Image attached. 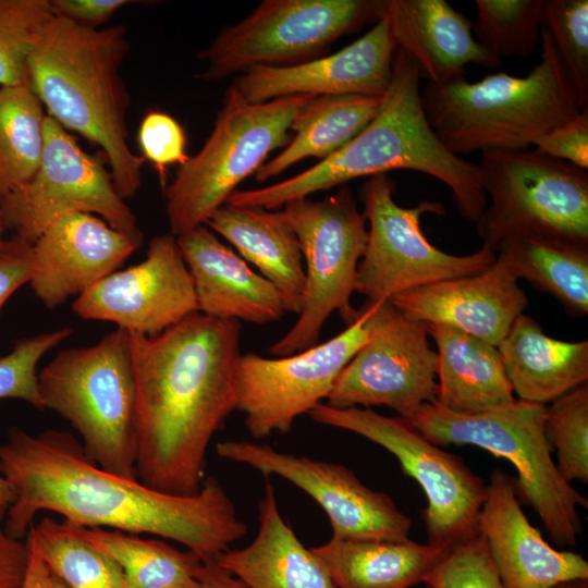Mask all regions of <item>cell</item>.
I'll return each mask as SVG.
<instances>
[{"mask_svg": "<svg viewBox=\"0 0 588 588\" xmlns=\"http://www.w3.org/2000/svg\"><path fill=\"white\" fill-rule=\"evenodd\" d=\"M0 474L15 497L4 528L20 540L35 515L49 511L84 527L171 539L208 563L248 531L216 477L206 476L193 495L166 493L102 469L64 431L30 434L12 427L0 445Z\"/></svg>", "mask_w": 588, "mask_h": 588, "instance_id": "6da1fadb", "label": "cell"}, {"mask_svg": "<svg viewBox=\"0 0 588 588\" xmlns=\"http://www.w3.org/2000/svg\"><path fill=\"white\" fill-rule=\"evenodd\" d=\"M127 332L137 478L166 493L196 494L210 441L236 407L240 321L197 311L155 335Z\"/></svg>", "mask_w": 588, "mask_h": 588, "instance_id": "7a4b0ae2", "label": "cell"}, {"mask_svg": "<svg viewBox=\"0 0 588 588\" xmlns=\"http://www.w3.org/2000/svg\"><path fill=\"white\" fill-rule=\"evenodd\" d=\"M419 79L412 58L397 48L381 108L363 131L309 169L265 187L236 189L226 204L273 210L354 179L413 170L444 183L460 215L476 222L488 205L478 164L452 154L434 134L424 111Z\"/></svg>", "mask_w": 588, "mask_h": 588, "instance_id": "3957f363", "label": "cell"}, {"mask_svg": "<svg viewBox=\"0 0 588 588\" xmlns=\"http://www.w3.org/2000/svg\"><path fill=\"white\" fill-rule=\"evenodd\" d=\"M128 50L122 25L87 28L53 15L27 58V82L48 115L101 148L123 199L139 189L145 161L127 144L130 96L120 70Z\"/></svg>", "mask_w": 588, "mask_h": 588, "instance_id": "277c9868", "label": "cell"}, {"mask_svg": "<svg viewBox=\"0 0 588 588\" xmlns=\"http://www.w3.org/2000/svg\"><path fill=\"white\" fill-rule=\"evenodd\" d=\"M539 45L540 60L524 77L498 72L473 83L465 75L427 83L421 91L426 118L452 154L528 149L581 110L542 26Z\"/></svg>", "mask_w": 588, "mask_h": 588, "instance_id": "5b68a950", "label": "cell"}, {"mask_svg": "<svg viewBox=\"0 0 588 588\" xmlns=\"http://www.w3.org/2000/svg\"><path fill=\"white\" fill-rule=\"evenodd\" d=\"M546 406L515 400L497 409L464 414L436 401L399 416L438 446L471 444L511 462L517 497L540 517L553 541L575 546L581 532L578 507L588 501L559 473L546 431Z\"/></svg>", "mask_w": 588, "mask_h": 588, "instance_id": "8992f818", "label": "cell"}, {"mask_svg": "<svg viewBox=\"0 0 588 588\" xmlns=\"http://www.w3.org/2000/svg\"><path fill=\"white\" fill-rule=\"evenodd\" d=\"M37 382L44 409L71 424L96 465L137 478L136 387L126 330L58 352Z\"/></svg>", "mask_w": 588, "mask_h": 588, "instance_id": "52a82bcc", "label": "cell"}, {"mask_svg": "<svg viewBox=\"0 0 588 588\" xmlns=\"http://www.w3.org/2000/svg\"><path fill=\"white\" fill-rule=\"evenodd\" d=\"M314 97L247 103L230 88L206 143L164 188L170 233L179 236L205 224L271 151L287 145L294 118Z\"/></svg>", "mask_w": 588, "mask_h": 588, "instance_id": "ba28073f", "label": "cell"}, {"mask_svg": "<svg viewBox=\"0 0 588 588\" xmlns=\"http://www.w3.org/2000/svg\"><path fill=\"white\" fill-rule=\"evenodd\" d=\"M490 206L477 222L483 246L540 235L588 247V171L535 150H489L478 163Z\"/></svg>", "mask_w": 588, "mask_h": 588, "instance_id": "9c48e42d", "label": "cell"}, {"mask_svg": "<svg viewBox=\"0 0 588 588\" xmlns=\"http://www.w3.org/2000/svg\"><path fill=\"white\" fill-rule=\"evenodd\" d=\"M281 212L301 243L306 287L297 320L269 348L280 357L317 345L333 313L346 327L357 319L351 297L368 240L366 218L346 185L321 200H291Z\"/></svg>", "mask_w": 588, "mask_h": 588, "instance_id": "30bf717a", "label": "cell"}, {"mask_svg": "<svg viewBox=\"0 0 588 588\" xmlns=\"http://www.w3.org/2000/svg\"><path fill=\"white\" fill-rule=\"evenodd\" d=\"M385 0H265L245 19L221 30L198 53V77L219 82L259 66L299 64L340 37L377 22Z\"/></svg>", "mask_w": 588, "mask_h": 588, "instance_id": "8fae6325", "label": "cell"}, {"mask_svg": "<svg viewBox=\"0 0 588 588\" xmlns=\"http://www.w3.org/2000/svg\"><path fill=\"white\" fill-rule=\"evenodd\" d=\"M367 179L360 200L369 223L368 240L355 280V292L366 301H389L432 283L476 274L495 261V252L486 246L464 256L433 246L420 228V218L444 216L443 205L421 200L412 208L401 207L393 198L395 182L388 174Z\"/></svg>", "mask_w": 588, "mask_h": 588, "instance_id": "7c38bea8", "label": "cell"}, {"mask_svg": "<svg viewBox=\"0 0 588 588\" xmlns=\"http://www.w3.org/2000/svg\"><path fill=\"white\" fill-rule=\"evenodd\" d=\"M309 415L319 424L357 433L397 458L404 474L414 478L426 494L422 516L429 544L445 549L478 531L487 486L460 456L430 442L399 416L324 403Z\"/></svg>", "mask_w": 588, "mask_h": 588, "instance_id": "4fadbf2b", "label": "cell"}, {"mask_svg": "<svg viewBox=\"0 0 588 588\" xmlns=\"http://www.w3.org/2000/svg\"><path fill=\"white\" fill-rule=\"evenodd\" d=\"M73 212L97 213L142 245L137 218L102 162L46 115L38 169L28 182L0 199V219L15 236L34 244L54 221Z\"/></svg>", "mask_w": 588, "mask_h": 588, "instance_id": "5bb4252c", "label": "cell"}, {"mask_svg": "<svg viewBox=\"0 0 588 588\" xmlns=\"http://www.w3.org/2000/svg\"><path fill=\"white\" fill-rule=\"evenodd\" d=\"M327 342L279 358L241 354L235 370V409L244 414L250 436L265 439L291 431L295 419L328 399L334 383L370 339L367 309Z\"/></svg>", "mask_w": 588, "mask_h": 588, "instance_id": "9a60e30c", "label": "cell"}, {"mask_svg": "<svg viewBox=\"0 0 588 588\" xmlns=\"http://www.w3.org/2000/svg\"><path fill=\"white\" fill-rule=\"evenodd\" d=\"M370 339L338 377L328 396L335 408L388 406L402 416L436 401L437 352L426 324L405 318L390 301L363 305Z\"/></svg>", "mask_w": 588, "mask_h": 588, "instance_id": "2e32d148", "label": "cell"}, {"mask_svg": "<svg viewBox=\"0 0 588 588\" xmlns=\"http://www.w3.org/2000/svg\"><path fill=\"white\" fill-rule=\"evenodd\" d=\"M216 452L266 477L280 476L305 491L327 514L332 538H408L411 518L390 495L366 487L344 465L281 452L269 444L247 440L219 442Z\"/></svg>", "mask_w": 588, "mask_h": 588, "instance_id": "e0dca14e", "label": "cell"}, {"mask_svg": "<svg viewBox=\"0 0 588 588\" xmlns=\"http://www.w3.org/2000/svg\"><path fill=\"white\" fill-rule=\"evenodd\" d=\"M72 309L83 319L144 335L199 311L192 275L171 233L152 237L142 262L101 279L75 298Z\"/></svg>", "mask_w": 588, "mask_h": 588, "instance_id": "ac0fdd59", "label": "cell"}, {"mask_svg": "<svg viewBox=\"0 0 588 588\" xmlns=\"http://www.w3.org/2000/svg\"><path fill=\"white\" fill-rule=\"evenodd\" d=\"M396 49L381 15L366 34L335 53L295 65L255 66L240 74L231 88L247 103L295 95L382 97L390 86Z\"/></svg>", "mask_w": 588, "mask_h": 588, "instance_id": "d6986e66", "label": "cell"}, {"mask_svg": "<svg viewBox=\"0 0 588 588\" xmlns=\"http://www.w3.org/2000/svg\"><path fill=\"white\" fill-rule=\"evenodd\" d=\"M505 258L483 271L432 283L393 296L407 319L455 328L498 346L527 306V296Z\"/></svg>", "mask_w": 588, "mask_h": 588, "instance_id": "ffe728a7", "label": "cell"}, {"mask_svg": "<svg viewBox=\"0 0 588 588\" xmlns=\"http://www.w3.org/2000/svg\"><path fill=\"white\" fill-rule=\"evenodd\" d=\"M139 245L85 212L54 221L33 244L29 285L53 309L114 272Z\"/></svg>", "mask_w": 588, "mask_h": 588, "instance_id": "44dd1931", "label": "cell"}, {"mask_svg": "<svg viewBox=\"0 0 588 588\" xmlns=\"http://www.w3.org/2000/svg\"><path fill=\"white\" fill-rule=\"evenodd\" d=\"M477 529L483 536L505 588H551L588 578L583 555L552 548L519 503L515 481L500 468L486 487Z\"/></svg>", "mask_w": 588, "mask_h": 588, "instance_id": "7402d4cb", "label": "cell"}, {"mask_svg": "<svg viewBox=\"0 0 588 588\" xmlns=\"http://www.w3.org/2000/svg\"><path fill=\"white\" fill-rule=\"evenodd\" d=\"M175 237L194 282L199 313L257 324L283 316V301L274 285L250 269L207 225Z\"/></svg>", "mask_w": 588, "mask_h": 588, "instance_id": "603a6c76", "label": "cell"}, {"mask_svg": "<svg viewBox=\"0 0 588 588\" xmlns=\"http://www.w3.org/2000/svg\"><path fill=\"white\" fill-rule=\"evenodd\" d=\"M381 15L396 47L430 83L465 75L469 63L491 69L501 64L474 37L473 22L446 0H385Z\"/></svg>", "mask_w": 588, "mask_h": 588, "instance_id": "cb8c5ba5", "label": "cell"}, {"mask_svg": "<svg viewBox=\"0 0 588 588\" xmlns=\"http://www.w3.org/2000/svg\"><path fill=\"white\" fill-rule=\"evenodd\" d=\"M258 522L248 546L215 559L221 568L247 588H335L320 561L283 519L270 481L258 503Z\"/></svg>", "mask_w": 588, "mask_h": 588, "instance_id": "d4e9b609", "label": "cell"}, {"mask_svg": "<svg viewBox=\"0 0 588 588\" xmlns=\"http://www.w3.org/2000/svg\"><path fill=\"white\" fill-rule=\"evenodd\" d=\"M228 240L279 291L285 313L299 314L306 287L298 237L281 210L224 204L205 223Z\"/></svg>", "mask_w": 588, "mask_h": 588, "instance_id": "484cf974", "label": "cell"}, {"mask_svg": "<svg viewBox=\"0 0 588 588\" xmlns=\"http://www.w3.org/2000/svg\"><path fill=\"white\" fill-rule=\"evenodd\" d=\"M497 347L519 400L547 405L588 380V341L553 339L524 314Z\"/></svg>", "mask_w": 588, "mask_h": 588, "instance_id": "4316f807", "label": "cell"}, {"mask_svg": "<svg viewBox=\"0 0 588 588\" xmlns=\"http://www.w3.org/2000/svg\"><path fill=\"white\" fill-rule=\"evenodd\" d=\"M425 324L438 348V404L455 413L474 414L516 400L497 346L449 326Z\"/></svg>", "mask_w": 588, "mask_h": 588, "instance_id": "83f0119b", "label": "cell"}, {"mask_svg": "<svg viewBox=\"0 0 588 588\" xmlns=\"http://www.w3.org/2000/svg\"><path fill=\"white\" fill-rule=\"evenodd\" d=\"M335 588H409L419 583L443 551L404 539L331 538L310 548Z\"/></svg>", "mask_w": 588, "mask_h": 588, "instance_id": "f1b7e54d", "label": "cell"}, {"mask_svg": "<svg viewBox=\"0 0 588 588\" xmlns=\"http://www.w3.org/2000/svg\"><path fill=\"white\" fill-rule=\"evenodd\" d=\"M383 96H316L296 114L291 131L294 137L275 157L256 172L265 182L280 175L303 159H326L363 131L377 115Z\"/></svg>", "mask_w": 588, "mask_h": 588, "instance_id": "f546056e", "label": "cell"}, {"mask_svg": "<svg viewBox=\"0 0 588 588\" xmlns=\"http://www.w3.org/2000/svg\"><path fill=\"white\" fill-rule=\"evenodd\" d=\"M68 528L122 568L126 588H198L203 561L157 539H143L119 530L84 527L64 520Z\"/></svg>", "mask_w": 588, "mask_h": 588, "instance_id": "4dcf8cb0", "label": "cell"}, {"mask_svg": "<svg viewBox=\"0 0 588 588\" xmlns=\"http://www.w3.org/2000/svg\"><path fill=\"white\" fill-rule=\"evenodd\" d=\"M517 279L553 295L567 311L588 313V247L550 236L528 235L497 249Z\"/></svg>", "mask_w": 588, "mask_h": 588, "instance_id": "1f68e13d", "label": "cell"}, {"mask_svg": "<svg viewBox=\"0 0 588 588\" xmlns=\"http://www.w3.org/2000/svg\"><path fill=\"white\" fill-rule=\"evenodd\" d=\"M45 117L28 83L0 87V199L28 182L37 171Z\"/></svg>", "mask_w": 588, "mask_h": 588, "instance_id": "d6a6232c", "label": "cell"}, {"mask_svg": "<svg viewBox=\"0 0 588 588\" xmlns=\"http://www.w3.org/2000/svg\"><path fill=\"white\" fill-rule=\"evenodd\" d=\"M70 588H126L120 565L72 532L65 523L44 517L25 537Z\"/></svg>", "mask_w": 588, "mask_h": 588, "instance_id": "836d02e7", "label": "cell"}, {"mask_svg": "<svg viewBox=\"0 0 588 588\" xmlns=\"http://www.w3.org/2000/svg\"><path fill=\"white\" fill-rule=\"evenodd\" d=\"M473 32L491 54L529 58L540 44L543 0H476Z\"/></svg>", "mask_w": 588, "mask_h": 588, "instance_id": "e575fe53", "label": "cell"}, {"mask_svg": "<svg viewBox=\"0 0 588 588\" xmlns=\"http://www.w3.org/2000/svg\"><path fill=\"white\" fill-rule=\"evenodd\" d=\"M546 431L556 467L567 481H588V387L583 384L546 406Z\"/></svg>", "mask_w": 588, "mask_h": 588, "instance_id": "d590c367", "label": "cell"}, {"mask_svg": "<svg viewBox=\"0 0 588 588\" xmlns=\"http://www.w3.org/2000/svg\"><path fill=\"white\" fill-rule=\"evenodd\" d=\"M544 27L576 93L579 107L588 105V1L543 0Z\"/></svg>", "mask_w": 588, "mask_h": 588, "instance_id": "8d00e7d4", "label": "cell"}, {"mask_svg": "<svg viewBox=\"0 0 588 588\" xmlns=\"http://www.w3.org/2000/svg\"><path fill=\"white\" fill-rule=\"evenodd\" d=\"M53 16L49 0H0V87L27 82V58Z\"/></svg>", "mask_w": 588, "mask_h": 588, "instance_id": "74e56055", "label": "cell"}, {"mask_svg": "<svg viewBox=\"0 0 588 588\" xmlns=\"http://www.w3.org/2000/svg\"><path fill=\"white\" fill-rule=\"evenodd\" d=\"M422 583L427 588H505L479 531L443 549Z\"/></svg>", "mask_w": 588, "mask_h": 588, "instance_id": "f35d334b", "label": "cell"}, {"mask_svg": "<svg viewBox=\"0 0 588 588\" xmlns=\"http://www.w3.org/2000/svg\"><path fill=\"white\" fill-rule=\"evenodd\" d=\"M73 330L64 327L20 340L0 357V400L17 399L42 411L38 392L37 365L49 351L66 340Z\"/></svg>", "mask_w": 588, "mask_h": 588, "instance_id": "ab89813d", "label": "cell"}, {"mask_svg": "<svg viewBox=\"0 0 588 588\" xmlns=\"http://www.w3.org/2000/svg\"><path fill=\"white\" fill-rule=\"evenodd\" d=\"M138 145L148 160L156 167L161 185L166 188V169L170 164H184L189 156L185 151L186 136L181 124L161 111L148 112L138 128Z\"/></svg>", "mask_w": 588, "mask_h": 588, "instance_id": "60d3db41", "label": "cell"}, {"mask_svg": "<svg viewBox=\"0 0 588 588\" xmlns=\"http://www.w3.org/2000/svg\"><path fill=\"white\" fill-rule=\"evenodd\" d=\"M535 151L588 169V107L538 137Z\"/></svg>", "mask_w": 588, "mask_h": 588, "instance_id": "b9f144b4", "label": "cell"}, {"mask_svg": "<svg viewBox=\"0 0 588 588\" xmlns=\"http://www.w3.org/2000/svg\"><path fill=\"white\" fill-rule=\"evenodd\" d=\"M33 272V244L13 235L0 240V309L9 297L28 283Z\"/></svg>", "mask_w": 588, "mask_h": 588, "instance_id": "7bdbcfd3", "label": "cell"}, {"mask_svg": "<svg viewBox=\"0 0 588 588\" xmlns=\"http://www.w3.org/2000/svg\"><path fill=\"white\" fill-rule=\"evenodd\" d=\"M54 16L87 28H99L130 0H49Z\"/></svg>", "mask_w": 588, "mask_h": 588, "instance_id": "ee69618b", "label": "cell"}, {"mask_svg": "<svg viewBox=\"0 0 588 588\" xmlns=\"http://www.w3.org/2000/svg\"><path fill=\"white\" fill-rule=\"evenodd\" d=\"M5 507H0V588H20L27 566L26 541L9 536L4 528Z\"/></svg>", "mask_w": 588, "mask_h": 588, "instance_id": "f6af8a7d", "label": "cell"}, {"mask_svg": "<svg viewBox=\"0 0 588 588\" xmlns=\"http://www.w3.org/2000/svg\"><path fill=\"white\" fill-rule=\"evenodd\" d=\"M26 572L20 588H70L42 560L30 541Z\"/></svg>", "mask_w": 588, "mask_h": 588, "instance_id": "bcb514c9", "label": "cell"}, {"mask_svg": "<svg viewBox=\"0 0 588 588\" xmlns=\"http://www.w3.org/2000/svg\"><path fill=\"white\" fill-rule=\"evenodd\" d=\"M198 588H247L240 579L221 568L215 561L204 563Z\"/></svg>", "mask_w": 588, "mask_h": 588, "instance_id": "7dc6e473", "label": "cell"}, {"mask_svg": "<svg viewBox=\"0 0 588 588\" xmlns=\"http://www.w3.org/2000/svg\"><path fill=\"white\" fill-rule=\"evenodd\" d=\"M15 500V497L7 482L0 475V507L8 509Z\"/></svg>", "mask_w": 588, "mask_h": 588, "instance_id": "c3c4849f", "label": "cell"}, {"mask_svg": "<svg viewBox=\"0 0 588 588\" xmlns=\"http://www.w3.org/2000/svg\"><path fill=\"white\" fill-rule=\"evenodd\" d=\"M551 588H588V578L565 580Z\"/></svg>", "mask_w": 588, "mask_h": 588, "instance_id": "681fc988", "label": "cell"}, {"mask_svg": "<svg viewBox=\"0 0 588 588\" xmlns=\"http://www.w3.org/2000/svg\"><path fill=\"white\" fill-rule=\"evenodd\" d=\"M1 224H2V222H1V219H0V233H1ZM0 240H1V237H0Z\"/></svg>", "mask_w": 588, "mask_h": 588, "instance_id": "f907efd6", "label": "cell"}]
</instances>
